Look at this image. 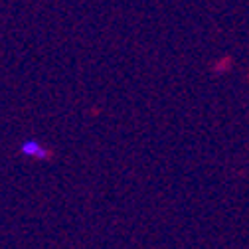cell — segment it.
Listing matches in <instances>:
<instances>
[{
  "label": "cell",
  "mask_w": 249,
  "mask_h": 249,
  "mask_svg": "<svg viewBox=\"0 0 249 249\" xmlns=\"http://www.w3.org/2000/svg\"><path fill=\"white\" fill-rule=\"evenodd\" d=\"M20 152L24 154V157H30V159H40V160H48L52 154L50 150L42 148V144L36 141V139H28L20 144Z\"/></svg>",
  "instance_id": "cell-1"
}]
</instances>
